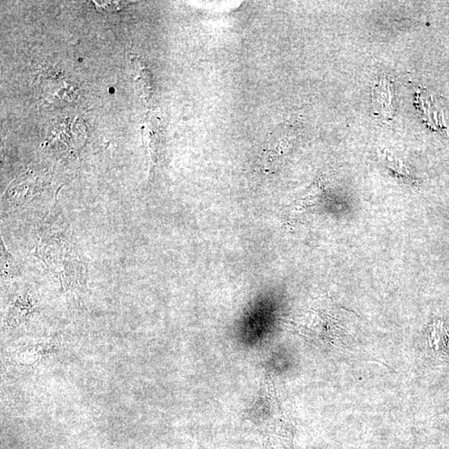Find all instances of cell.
Masks as SVG:
<instances>
[{"label": "cell", "instance_id": "cell-1", "mask_svg": "<svg viewBox=\"0 0 449 449\" xmlns=\"http://www.w3.org/2000/svg\"><path fill=\"white\" fill-rule=\"evenodd\" d=\"M246 414L261 435L263 449H295V418L284 393L269 375L264 380L257 400Z\"/></svg>", "mask_w": 449, "mask_h": 449}, {"label": "cell", "instance_id": "cell-2", "mask_svg": "<svg viewBox=\"0 0 449 449\" xmlns=\"http://www.w3.org/2000/svg\"><path fill=\"white\" fill-rule=\"evenodd\" d=\"M37 257L60 280L65 291L76 288L83 267L70 241L62 233L45 234L36 248Z\"/></svg>", "mask_w": 449, "mask_h": 449}, {"label": "cell", "instance_id": "cell-3", "mask_svg": "<svg viewBox=\"0 0 449 449\" xmlns=\"http://www.w3.org/2000/svg\"><path fill=\"white\" fill-rule=\"evenodd\" d=\"M21 178H22L16 180L8 187L4 195V200L10 205L23 204L31 200L33 196H35L39 190V187L35 185L36 180L28 178L27 176L24 175Z\"/></svg>", "mask_w": 449, "mask_h": 449}, {"label": "cell", "instance_id": "cell-4", "mask_svg": "<svg viewBox=\"0 0 449 449\" xmlns=\"http://www.w3.org/2000/svg\"><path fill=\"white\" fill-rule=\"evenodd\" d=\"M373 103L381 115L391 117L393 113V85L387 78H383L373 87L372 92Z\"/></svg>", "mask_w": 449, "mask_h": 449}, {"label": "cell", "instance_id": "cell-5", "mask_svg": "<svg viewBox=\"0 0 449 449\" xmlns=\"http://www.w3.org/2000/svg\"><path fill=\"white\" fill-rule=\"evenodd\" d=\"M33 305L31 296H19L14 303L8 310L7 321L11 326H18L27 320L31 313Z\"/></svg>", "mask_w": 449, "mask_h": 449}, {"label": "cell", "instance_id": "cell-6", "mask_svg": "<svg viewBox=\"0 0 449 449\" xmlns=\"http://www.w3.org/2000/svg\"><path fill=\"white\" fill-rule=\"evenodd\" d=\"M431 346L439 348L440 344H443L446 345L448 341V334L446 329H444L443 322L441 321H437L434 323L433 330L431 333Z\"/></svg>", "mask_w": 449, "mask_h": 449}, {"label": "cell", "instance_id": "cell-7", "mask_svg": "<svg viewBox=\"0 0 449 449\" xmlns=\"http://www.w3.org/2000/svg\"><path fill=\"white\" fill-rule=\"evenodd\" d=\"M389 167L396 173L398 177L403 178L409 183H413L414 178L413 173H411L407 167L400 160H393V159H389Z\"/></svg>", "mask_w": 449, "mask_h": 449}, {"label": "cell", "instance_id": "cell-8", "mask_svg": "<svg viewBox=\"0 0 449 449\" xmlns=\"http://www.w3.org/2000/svg\"><path fill=\"white\" fill-rule=\"evenodd\" d=\"M2 271L4 275L10 274L12 265H14V259L12 255L8 253L6 246L2 243Z\"/></svg>", "mask_w": 449, "mask_h": 449}, {"label": "cell", "instance_id": "cell-9", "mask_svg": "<svg viewBox=\"0 0 449 449\" xmlns=\"http://www.w3.org/2000/svg\"><path fill=\"white\" fill-rule=\"evenodd\" d=\"M96 7L98 6L100 10H102L103 8L104 10L106 11H110V10H121V8H124L126 6V3L128 2H94Z\"/></svg>", "mask_w": 449, "mask_h": 449}, {"label": "cell", "instance_id": "cell-10", "mask_svg": "<svg viewBox=\"0 0 449 449\" xmlns=\"http://www.w3.org/2000/svg\"><path fill=\"white\" fill-rule=\"evenodd\" d=\"M109 92H111V94H115V89H113V87H111V89L109 90Z\"/></svg>", "mask_w": 449, "mask_h": 449}]
</instances>
